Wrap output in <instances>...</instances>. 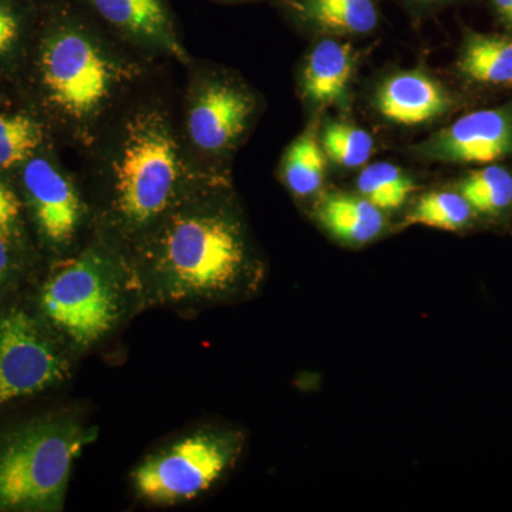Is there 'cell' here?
Returning <instances> with one entry per match:
<instances>
[{"mask_svg":"<svg viewBox=\"0 0 512 512\" xmlns=\"http://www.w3.org/2000/svg\"><path fill=\"white\" fill-rule=\"evenodd\" d=\"M487 2L505 33L512 35V0H487Z\"/></svg>","mask_w":512,"mask_h":512,"instance_id":"484cf974","label":"cell"},{"mask_svg":"<svg viewBox=\"0 0 512 512\" xmlns=\"http://www.w3.org/2000/svg\"><path fill=\"white\" fill-rule=\"evenodd\" d=\"M19 214L18 197L0 181V239L12 241L18 228Z\"/></svg>","mask_w":512,"mask_h":512,"instance_id":"cb8c5ba5","label":"cell"},{"mask_svg":"<svg viewBox=\"0 0 512 512\" xmlns=\"http://www.w3.org/2000/svg\"><path fill=\"white\" fill-rule=\"evenodd\" d=\"M450 92L423 70H402L386 77L375 92V109L399 126H420L440 119L453 107Z\"/></svg>","mask_w":512,"mask_h":512,"instance_id":"7c38bea8","label":"cell"},{"mask_svg":"<svg viewBox=\"0 0 512 512\" xmlns=\"http://www.w3.org/2000/svg\"><path fill=\"white\" fill-rule=\"evenodd\" d=\"M42 151L20 165V181L40 237L55 251L66 252L92 225L89 202L73 178Z\"/></svg>","mask_w":512,"mask_h":512,"instance_id":"9c48e42d","label":"cell"},{"mask_svg":"<svg viewBox=\"0 0 512 512\" xmlns=\"http://www.w3.org/2000/svg\"><path fill=\"white\" fill-rule=\"evenodd\" d=\"M420 157L446 164L487 165L512 157V104L473 111L416 147Z\"/></svg>","mask_w":512,"mask_h":512,"instance_id":"8fae6325","label":"cell"},{"mask_svg":"<svg viewBox=\"0 0 512 512\" xmlns=\"http://www.w3.org/2000/svg\"><path fill=\"white\" fill-rule=\"evenodd\" d=\"M302 28L325 36H366L380 23V0H271Z\"/></svg>","mask_w":512,"mask_h":512,"instance_id":"4fadbf2b","label":"cell"},{"mask_svg":"<svg viewBox=\"0 0 512 512\" xmlns=\"http://www.w3.org/2000/svg\"><path fill=\"white\" fill-rule=\"evenodd\" d=\"M474 210L458 191H434L424 194L407 217L409 224L460 231L473 220Z\"/></svg>","mask_w":512,"mask_h":512,"instance_id":"44dd1931","label":"cell"},{"mask_svg":"<svg viewBox=\"0 0 512 512\" xmlns=\"http://www.w3.org/2000/svg\"><path fill=\"white\" fill-rule=\"evenodd\" d=\"M316 217L332 237L343 244H369L382 234L386 218L383 211L363 195L335 192L326 195L318 208Z\"/></svg>","mask_w":512,"mask_h":512,"instance_id":"2e32d148","label":"cell"},{"mask_svg":"<svg viewBox=\"0 0 512 512\" xmlns=\"http://www.w3.org/2000/svg\"><path fill=\"white\" fill-rule=\"evenodd\" d=\"M66 352L23 309L0 315V406L33 396L69 376Z\"/></svg>","mask_w":512,"mask_h":512,"instance_id":"ba28073f","label":"cell"},{"mask_svg":"<svg viewBox=\"0 0 512 512\" xmlns=\"http://www.w3.org/2000/svg\"><path fill=\"white\" fill-rule=\"evenodd\" d=\"M457 69L471 83L512 87V35L464 30Z\"/></svg>","mask_w":512,"mask_h":512,"instance_id":"9a60e30c","label":"cell"},{"mask_svg":"<svg viewBox=\"0 0 512 512\" xmlns=\"http://www.w3.org/2000/svg\"><path fill=\"white\" fill-rule=\"evenodd\" d=\"M457 191L474 212L498 217L512 205V173L503 165L487 164L460 180Z\"/></svg>","mask_w":512,"mask_h":512,"instance_id":"ac0fdd59","label":"cell"},{"mask_svg":"<svg viewBox=\"0 0 512 512\" xmlns=\"http://www.w3.org/2000/svg\"><path fill=\"white\" fill-rule=\"evenodd\" d=\"M355 66V52L349 43L330 36L318 40L302 66V96L319 107L345 103Z\"/></svg>","mask_w":512,"mask_h":512,"instance_id":"5bb4252c","label":"cell"},{"mask_svg":"<svg viewBox=\"0 0 512 512\" xmlns=\"http://www.w3.org/2000/svg\"><path fill=\"white\" fill-rule=\"evenodd\" d=\"M144 305L194 308L252 291L262 278L229 181L165 215L128 252Z\"/></svg>","mask_w":512,"mask_h":512,"instance_id":"7a4b0ae2","label":"cell"},{"mask_svg":"<svg viewBox=\"0 0 512 512\" xmlns=\"http://www.w3.org/2000/svg\"><path fill=\"white\" fill-rule=\"evenodd\" d=\"M414 183L402 168L390 163L369 165L357 178V190L382 211L402 208L414 191Z\"/></svg>","mask_w":512,"mask_h":512,"instance_id":"ffe728a7","label":"cell"},{"mask_svg":"<svg viewBox=\"0 0 512 512\" xmlns=\"http://www.w3.org/2000/svg\"><path fill=\"white\" fill-rule=\"evenodd\" d=\"M237 434L200 430L148 456L134 470L138 497L157 505L194 500L217 483L239 453Z\"/></svg>","mask_w":512,"mask_h":512,"instance_id":"52a82bcc","label":"cell"},{"mask_svg":"<svg viewBox=\"0 0 512 512\" xmlns=\"http://www.w3.org/2000/svg\"><path fill=\"white\" fill-rule=\"evenodd\" d=\"M214 2L221 3H255V2H265V0H214ZM271 2V0H269Z\"/></svg>","mask_w":512,"mask_h":512,"instance_id":"83f0119b","label":"cell"},{"mask_svg":"<svg viewBox=\"0 0 512 512\" xmlns=\"http://www.w3.org/2000/svg\"><path fill=\"white\" fill-rule=\"evenodd\" d=\"M110 35L144 59L190 66L170 0H77Z\"/></svg>","mask_w":512,"mask_h":512,"instance_id":"30bf717a","label":"cell"},{"mask_svg":"<svg viewBox=\"0 0 512 512\" xmlns=\"http://www.w3.org/2000/svg\"><path fill=\"white\" fill-rule=\"evenodd\" d=\"M30 12L23 0H0V60L8 59L22 45Z\"/></svg>","mask_w":512,"mask_h":512,"instance_id":"603a6c76","label":"cell"},{"mask_svg":"<svg viewBox=\"0 0 512 512\" xmlns=\"http://www.w3.org/2000/svg\"><path fill=\"white\" fill-rule=\"evenodd\" d=\"M93 440L69 417L40 420L0 444V510H62L74 460Z\"/></svg>","mask_w":512,"mask_h":512,"instance_id":"5b68a950","label":"cell"},{"mask_svg":"<svg viewBox=\"0 0 512 512\" xmlns=\"http://www.w3.org/2000/svg\"><path fill=\"white\" fill-rule=\"evenodd\" d=\"M10 242L0 239V284L5 281L12 266V252H10Z\"/></svg>","mask_w":512,"mask_h":512,"instance_id":"4316f807","label":"cell"},{"mask_svg":"<svg viewBox=\"0 0 512 512\" xmlns=\"http://www.w3.org/2000/svg\"><path fill=\"white\" fill-rule=\"evenodd\" d=\"M144 305L130 259L96 235L53 266L40 295L47 325L76 350L110 336Z\"/></svg>","mask_w":512,"mask_h":512,"instance_id":"277c9868","label":"cell"},{"mask_svg":"<svg viewBox=\"0 0 512 512\" xmlns=\"http://www.w3.org/2000/svg\"><path fill=\"white\" fill-rule=\"evenodd\" d=\"M92 197H87L93 235L131 248L165 215L221 181L185 146L170 107L158 97L126 100L89 150Z\"/></svg>","mask_w":512,"mask_h":512,"instance_id":"6da1fadb","label":"cell"},{"mask_svg":"<svg viewBox=\"0 0 512 512\" xmlns=\"http://www.w3.org/2000/svg\"><path fill=\"white\" fill-rule=\"evenodd\" d=\"M402 3L404 8L409 10L414 16H426L431 13L440 12V10L466 2V0H397Z\"/></svg>","mask_w":512,"mask_h":512,"instance_id":"d4e9b609","label":"cell"},{"mask_svg":"<svg viewBox=\"0 0 512 512\" xmlns=\"http://www.w3.org/2000/svg\"><path fill=\"white\" fill-rule=\"evenodd\" d=\"M326 174V154L318 137V127L312 126L286 150L282 160V178L296 197L306 198L322 188Z\"/></svg>","mask_w":512,"mask_h":512,"instance_id":"e0dca14e","label":"cell"},{"mask_svg":"<svg viewBox=\"0 0 512 512\" xmlns=\"http://www.w3.org/2000/svg\"><path fill=\"white\" fill-rule=\"evenodd\" d=\"M183 101L181 136L192 157L208 170L224 165L247 137L258 116V96L235 74L218 67H194Z\"/></svg>","mask_w":512,"mask_h":512,"instance_id":"8992f818","label":"cell"},{"mask_svg":"<svg viewBox=\"0 0 512 512\" xmlns=\"http://www.w3.org/2000/svg\"><path fill=\"white\" fill-rule=\"evenodd\" d=\"M320 144L326 157L345 168L362 167L375 153L373 137L363 128L345 121L326 124Z\"/></svg>","mask_w":512,"mask_h":512,"instance_id":"7402d4cb","label":"cell"},{"mask_svg":"<svg viewBox=\"0 0 512 512\" xmlns=\"http://www.w3.org/2000/svg\"><path fill=\"white\" fill-rule=\"evenodd\" d=\"M37 42L40 100L66 136L89 150L148 72L77 0H49Z\"/></svg>","mask_w":512,"mask_h":512,"instance_id":"3957f363","label":"cell"},{"mask_svg":"<svg viewBox=\"0 0 512 512\" xmlns=\"http://www.w3.org/2000/svg\"><path fill=\"white\" fill-rule=\"evenodd\" d=\"M45 126L25 113H0V171L19 168L45 147Z\"/></svg>","mask_w":512,"mask_h":512,"instance_id":"d6986e66","label":"cell"}]
</instances>
